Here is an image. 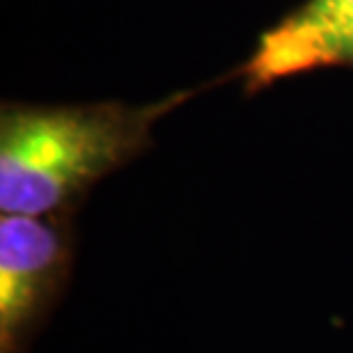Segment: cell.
<instances>
[{
  "instance_id": "obj_1",
  "label": "cell",
  "mask_w": 353,
  "mask_h": 353,
  "mask_svg": "<svg viewBox=\"0 0 353 353\" xmlns=\"http://www.w3.org/2000/svg\"><path fill=\"white\" fill-rule=\"evenodd\" d=\"M195 92L183 90L145 105L5 101L0 110V211L65 216L97 181L150 150L154 124Z\"/></svg>"
},
{
  "instance_id": "obj_2",
  "label": "cell",
  "mask_w": 353,
  "mask_h": 353,
  "mask_svg": "<svg viewBox=\"0 0 353 353\" xmlns=\"http://www.w3.org/2000/svg\"><path fill=\"white\" fill-rule=\"evenodd\" d=\"M65 216H0V353H17L72 259Z\"/></svg>"
},
{
  "instance_id": "obj_3",
  "label": "cell",
  "mask_w": 353,
  "mask_h": 353,
  "mask_svg": "<svg viewBox=\"0 0 353 353\" xmlns=\"http://www.w3.org/2000/svg\"><path fill=\"white\" fill-rule=\"evenodd\" d=\"M328 67L353 69V0H305L259 34L255 51L228 79L248 94Z\"/></svg>"
}]
</instances>
